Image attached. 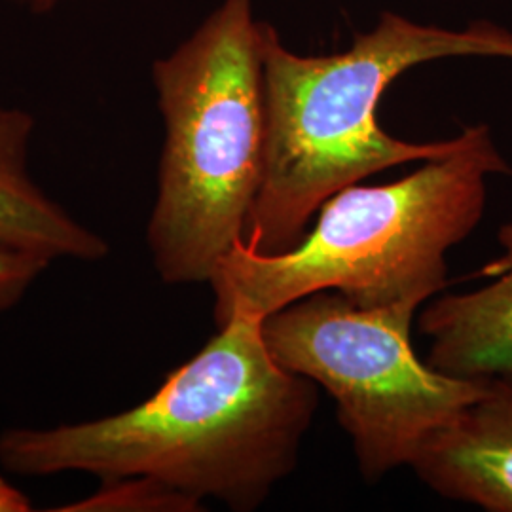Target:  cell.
I'll return each instance as SVG.
<instances>
[{
	"label": "cell",
	"instance_id": "obj_1",
	"mask_svg": "<svg viewBox=\"0 0 512 512\" xmlns=\"http://www.w3.org/2000/svg\"><path fill=\"white\" fill-rule=\"evenodd\" d=\"M317 408L310 378L285 370L262 319L234 311L145 403L82 423L0 435V465L19 476H147L198 503L258 509L291 475Z\"/></svg>",
	"mask_w": 512,
	"mask_h": 512
},
{
	"label": "cell",
	"instance_id": "obj_2",
	"mask_svg": "<svg viewBox=\"0 0 512 512\" xmlns=\"http://www.w3.org/2000/svg\"><path fill=\"white\" fill-rule=\"evenodd\" d=\"M266 93V150L245 247L258 255L294 249L321 205L393 165L435 160L459 145L408 143L380 128L387 86L425 61L454 55L511 57L512 33L488 21L463 31L384 12L346 52L298 55L260 21Z\"/></svg>",
	"mask_w": 512,
	"mask_h": 512
},
{
	"label": "cell",
	"instance_id": "obj_3",
	"mask_svg": "<svg viewBox=\"0 0 512 512\" xmlns=\"http://www.w3.org/2000/svg\"><path fill=\"white\" fill-rule=\"evenodd\" d=\"M511 173L486 124L452 152L382 186L351 184L321 205L315 228L287 253L238 243L211 277L215 323L234 311L268 317L319 291L365 310L420 308L448 285L446 255L484 217L488 177Z\"/></svg>",
	"mask_w": 512,
	"mask_h": 512
},
{
	"label": "cell",
	"instance_id": "obj_4",
	"mask_svg": "<svg viewBox=\"0 0 512 512\" xmlns=\"http://www.w3.org/2000/svg\"><path fill=\"white\" fill-rule=\"evenodd\" d=\"M152 82L165 139L148 251L164 283H209L245 239L264 169L266 93L253 0H222L154 61Z\"/></svg>",
	"mask_w": 512,
	"mask_h": 512
},
{
	"label": "cell",
	"instance_id": "obj_5",
	"mask_svg": "<svg viewBox=\"0 0 512 512\" xmlns=\"http://www.w3.org/2000/svg\"><path fill=\"white\" fill-rule=\"evenodd\" d=\"M414 313L410 306L365 310L338 291H319L262 319L275 361L332 395L368 482L410 465L490 382L421 363L410 340Z\"/></svg>",
	"mask_w": 512,
	"mask_h": 512
},
{
	"label": "cell",
	"instance_id": "obj_6",
	"mask_svg": "<svg viewBox=\"0 0 512 512\" xmlns=\"http://www.w3.org/2000/svg\"><path fill=\"white\" fill-rule=\"evenodd\" d=\"M437 494L488 512H512V382L486 393L421 446L410 463Z\"/></svg>",
	"mask_w": 512,
	"mask_h": 512
},
{
	"label": "cell",
	"instance_id": "obj_7",
	"mask_svg": "<svg viewBox=\"0 0 512 512\" xmlns=\"http://www.w3.org/2000/svg\"><path fill=\"white\" fill-rule=\"evenodd\" d=\"M497 239L503 253L482 270L488 285L444 294L421 313L420 332L433 342L427 363L444 374L512 382V220Z\"/></svg>",
	"mask_w": 512,
	"mask_h": 512
},
{
	"label": "cell",
	"instance_id": "obj_8",
	"mask_svg": "<svg viewBox=\"0 0 512 512\" xmlns=\"http://www.w3.org/2000/svg\"><path fill=\"white\" fill-rule=\"evenodd\" d=\"M31 112L0 103V243L46 256L99 262L109 243L52 200L29 171Z\"/></svg>",
	"mask_w": 512,
	"mask_h": 512
},
{
	"label": "cell",
	"instance_id": "obj_9",
	"mask_svg": "<svg viewBox=\"0 0 512 512\" xmlns=\"http://www.w3.org/2000/svg\"><path fill=\"white\" fill-rule=\"evenodd\" d=\"M95 494L57 507L55 511L73 512H196L202 503L179 494L177 490L147 476H126L101 480Z\"/></svg>",
	"mask_w": 512,
	"mask_h": 512
},
{
	"label": "cell",
	"instance_id": "obj_10",
	"mask_svg": "<svg viewBox=\"0 0 512 512\" xmlns=\"http://www.w3.org/2000/svg\"><path fill=\"white\" fill-rule=\"evenodd\" d=\"M50 264L46 256L0 243V315L18 306Z\"/></svg>",
	"mask_w": 512,
	"mask_h": 512
},
{
	"label": "cell",
	"instance_id": "obj_11",
	"mask_svg": "<svg viewBox=\"0 0 512 512\" xmlns=\"http://www.w3.org/2000/svg\"><path fill=\"white\" fill-rule=\"evenodd\" d=\"M33 511V503L27 495L19 492L6 478L0 476V512Z\"/></svg>",
	"mask_w": 512,
	"mask_h": 512
},
{
	"label": "cell",
	"instance_id": "obj_12",
	"mask_svg": "<svg viewBox=\"0 0 512 512\" xmlns=\"http://www.w3.org/2000/svg\"><path fill=\"white\" fill-rule=\"evenodd\" d=\"M33 4H37L38 8H48V6H54L57 0H29Z\"/></svg>",
	"mask_w": 512,
	"mask_h": 512
}]
</instances>
